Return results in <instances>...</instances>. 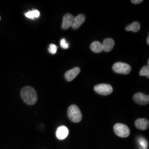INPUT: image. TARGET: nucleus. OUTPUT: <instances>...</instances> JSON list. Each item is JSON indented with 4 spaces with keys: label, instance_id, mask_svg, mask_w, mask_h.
<instances>
[{
    "label": "nucleus",
    "instance_id": "nucleus-1",
    "mask_svg": "<svg viewBox=\"0 0 149 149\" xmlns=\"http://www.w3.org/2000/svg\"><path fill=\"white\" fill-rule=\"evenodd\" d=\"M21 95L23 100L28 105H34L37 102V93L31 86L24 87L22 89Z\"/></svg>",
    "mask_w": 149,
    "mask_h": 149
},
{
    "label": "nucleus",
    "instance_id": "nucleus-2",
    "mask_svg": "<svg viewBox=\"0 0 149 149\" xmlns=\"http://www.w3.org/2000/svg\"><path fill=\"white\" fill-rule=\"evenodd\" d=\"M68 116L71 121L74 123H79L81 121L82 116L79 108L74 104H72L68 110Z\"/></svg>",
    "mask_w": 149,
    "mask_h": 149
},
{
    "label": "nucleus",
    "instance_id": "nucleus-3",
    "mask_svg": "<svg viewBox=\"0 0 149 149\" xmlns=\"http://www.w3.org/2000/svg\"><path fill=\"white\" fill-rule=\"evenodd\" d=\"M114 133L120 138H127L130 134V130L127 125L122 123H117L113 127Z\"/></svg>",
    "mask_w": 149,
    "mask_h": 149
},
{
    "label": "nucleus",
    "instance_id": "nucleus-4",
    "mask_svg": "<svg viewBox=\"0 0 149 149\" xmlns=\"http://www.w3.org/2000/svg\"><path fill=\"white\" fill-rule=\"evenodd\" d=\"M113 70L117 74H127L130 72L131 67L129 64L122 62H118L113 65Z\"/></svg>",
    "mask_w": 149,
    "mask_h": 149
},
{
    "label": "nucleus",
    "instance_id": "nucleus-5",
    "mask_svg": "<svg viewBox=\"0 0 149 149\" xmlns=\"http://www.w3.org/2000/svg\"><path fill=\"white\" fill-rule=\"evenodd\" d=\"M94 90L96 92L101 95L107 96L111 94L113 92V88L112 86L109 84H100L95 86L94 87Z\"/></svg>",
    "mask_w": 149,
    "mask_h": 149
},
{
    "label": "nucleus",
    "instance_id": "nucleus-6",
    "mask_svg": "<svg viewBox=\"0 0 149 149\" xmlns=\"http://www.w3.org/2000/svg\"><path fill=\"white\" fill-rule=\"evenodd\" d=\"M133 100L137 104L140 105H146L149 103V96L139 92L134 95Z\"/></svg>",
    "mask_w": 149,
    "mask_h": 149
},
{
    "label": "nucleus",
    "instance_id": "nucleus-7",
    "mask_svg": "<svg viewBox=\"0 0 149 149\" xmlns=\"http://www.w3.org/2000/svg\"><path fill=\"white\" fill-rule=\"evenodd\" d=\"M69 129L66 127L62 125L57 129L56 132V138L60 140L66 138L69 135Z\"/></svg>",
    "mask_w": 149,
    "mask_h": 149
},
{
    "label": "nucleus",
    "instance_id": "nucleus-8",
    "mask_svg": "<svg viewBox=\"0 0 149 149\" xmlns=\"http://www.w3.org/2000/svg\"><path fill=\"white\" fill-rule=\"evenodd\" d=\"M74 17L70 13L65 15L63 18V23L61 27L63 29H68L70 27H71L72 22L74 21Z\"/></svg>",
    "mask_w": 149,
    "mask_h": 149
},
{
    "label": "nucleus",
    "instance_id": "nucleus-9",
    "mask_svg": "<svg viewBox=\"0 0 149 149\" xmlns=\"http://www.w3.org/2000/svg\"><path fill=\"white\" fill-rule=\"evenodd\" d=\"M80 71L81 70L78 67L74 68L68 71L65 74V77L66 80L69 82L72 81V80H74L75 77H76V76L79 74Z\"/></svg>",
    "mask_w": 149,
    "mask_h": 149
},
{
    "label": "nucleus",
    "instance_id": "nucleus-10",
    "mask_svg": "<svg viewBox=\"0 0 149 149\" xmlns=\"http://www.w3.org/2000/svg\"><path fill=\"white\" fill-rule=\"evenodd\" d=\"M85 16L84 14H80L76 16L74 18L71 27L74 29H78L85 21Z\"/></svg>",
    "mask_w": 149,
    "mask_h": 149
},
{
    "label": "nucleus",
    "instance_id": "nucleus-11",
    "mask_svg": "<svg viewBox=\"0 0 149 149\" xmlns=\"http://www.w3.org/2000/svg\"><path fill=\"white\" fill-rule=\"evenodd\" d=\"M135 125L140 130H147L149 128V120L145 118H139L135 122Z\"/></svg>",
    "mask_w": 149,
    "mask_h": 149
},
{
    "label": "nucleus",
    "instance_id": "nucleus-12",
    "mask_svg": "<svg viewBox=\"0 0 149 149\" xmlns=\"http://www.w3.org/2000/svg\"><path fill=\"white\" fill-rule=\"evenodd\" d=\"M102 44L103 50L106 52H109L114 48V41L112 38H107L104 40Z\"/></svg>",
    "mask_w": 149,
    "mask_h": 149
},
{
    "label": "nucleus",
    "instance_id": "nucleus-13",
    "mask_svg": "<svg viewBox=\"0 0 149 149\" xmlns=\"http://www.w3.org/2000/svg\"><path fill=\"white\" fill-rule=\"evenodd\" d=\"M90 48L91 50L95 53H101L103 50L102 44L99 42H93L91 44Z\"/></svg>",
    "mask_w": 149,
    "mask_h": 149
},
{
    "label": "nucleus",
    "instance_id": "nucleus-14",
    "mask_svg": "<svg viewBox=\"0 0 149 149\" xmlns=\"http://www.w3.org/2000/svg\"><path fill=\"white\" fill-rule=\"evenodd\" d=\"M140 29V24L138 22H134L131 24L128 25L125 28L126 31H132L134 32H138Z\"/></svg>",
    "mask_w": 149,
    "mask_h": 149
},
{
    "label": "nucleus",
    "instance_id": "nucleus-15",
    "mask_svg": "<svg viewBox=\"0 0 149 149\" xmlns=\"http://www.w3.org/2000/svg\"><path fill=\"white\" fill-rule=\"evenodd\" d=\"M25 16L28 18L34 19V18H38L40 16V12H39V11L37 10L29 11L25 14Z\"/></svg>",
    "mask_w": 149,
    "mask_h": 149
},
{
    "label": "nucleus",
    "instance_id": "nucleus-16",
    "mask_svg": "<svg viewBox=\"0 0 149 149\" xmlns=\"http://www.w3.org/2000/svg\"><path fill=\"white\" fill-rule=\"evenodd\" d=\"M140 76H145L148 78L149 77V67L148 66H144L141 68L139 72Z\"/></svg>",
    "mask_w": 149,
    "mask_h": 149
},
{
    "label": "nucleus",
    "instance_id": "nucleus-17",
    "mask_svg": "<svg viewBox=\"0 0 149 149\" xmlns=\"http://www.w3.org/2000/svg\"><path fill=\"white\" fill-rule=\"evenodd\" d=\"M138 142L139 144L141 146L143 149H146L148 147V143L147 140L143 137H139L138 138Z\"/></svg>",
    "mask_w": 149,
    "mask_h": 149
},
{
    "label": "nucleus",
    "instance_id": "nucleus-18",
    "mask_svg": "<svg viewBox=\"0 0 149 149\" xmlns=\"http://www.w3.org/2000/svg\"><path fill=\"white\" fill-rule=\"evenodd\" d=\"M57 49H58V47L54 44H52L49 45V52L52 54H55L57 52Z\"/></svg>",
    "mask_w": 149,
    "mask_h": 149
},
{
    "label": "nucleus",
    "instance_id": "nucleus-19",
    "mask_svg": "<svg viewBox=\"0 0 149 149\" xmlns=\"http://www.w3.org/2000/svg\"><path fill=\"white\" fill-rule=\"evenodd\" d=\"M60 45L61 47V48H63L64 49H66L69 48V44L67 43L66 40H65V39H62L60 41Z\"/></svg>",
    "mask_w": 149,
    "mask_h": 149
},
{
    "label": "nucleus",
    "instance_id": "nucleus-20",
    "mask_svg": "<svg viewBox=\"0 0 149 149\" xmlns=\"http://www.w3.org/2000/svg\"><path fill=\"white\" fill-rule=\"evenodd\" d=\"M131 2L134 4H139L143 2L142 0H132Z\"/></svg>",
    "mask_w": 149,
    "mask_h": 149
},
{
    "label": "nucleus",
    "instance_id": "nucleus-21",
    "mask_svg": "<svg viewBox=\"0 0 149 149\" xmlns=\"http://www.w3.org/2000/svg\"><path fill=\"white\" fill-rule=\"evenodd\" d=\"M146 42H147V44L149 45V37L148 36V37L147 38V40H146Z\"/></svg>",
    "mask_w": 149,
    "mask_h": 149
},
{
    "label": "nucleus",
    "instance_id": "nucleus-22",
    "mask_svg": "<svg viewBox=\"0 0 149 149\" xmlns=\"http://www.w3.org/2000/svg\"><path fill=\"white\" fill-rule=\"evenodd\" d=\"M0 20H1V17H0Z\"/></svg>",
    "mask_w": 149,
    "mask_h": 149
}]
</instances>
